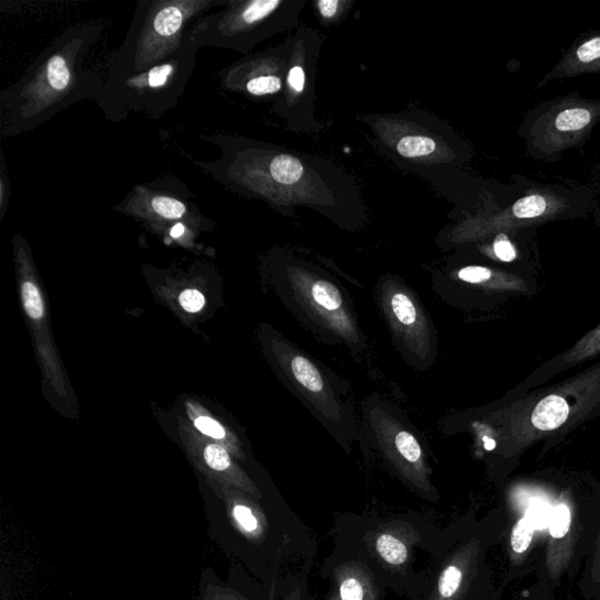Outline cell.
<instances>
[{
    "label": "cell",
    "mask_w": 600,
    "mask_h": 600,
    "mask_svg": "<svg viewBox=\"0 0 600 600\" xmlns=\"http://www.w3.org/2000/svg\"><path fill=\"white\" fill-rule=\"evenodd\" d=\"M228 514L238 532L252 543H262L268 534V521L257 504L246 499H232L228 504Z\"/></svg>",
    "instance_id": "16"
},
{
    "label": "cell",
    "mask_w": 600,
    "mask_h": 600,
    "mask_svg": "<svg viewBox=\"0 0 600 600\" xmlns=\"http://www.w3.org/2000/svg\"><path fill=\"white\" fill-rule=\"evenodd\" d=\"M195 426L199 432L211 436L214 439H223L226 436L223 427L207 416L197 417Z\"/></svg>",
    "instance_id": "27"
},
{
    "label": "cell",
    "mask_w": 600,
    "mask_h": 600,
    "mask_svg": "<svg viewBox=\"0 0 600 600\" xmlns=\"http://www.w3.org/2000/svg\"><path fill=\"white\" fill-rule=\"evenodd\" d=\"M179 303L186 312L195 314L201 312L205 306V297L197 290H186L179 296Z\"/></svg>",
    "instance_id": "25"
},
{
    "label": "cell",
    "mask_w": 600,
    "mask_h": 600,
    "mask_svg": "<svg viewBox=\"0 0 600 600\" xmlns=\"http://www.w3.org/2000/svg\"><path fill=\"white\" fill-rule=\"evenodd\" d=\"M280 342L279 363L288 388L341 445H347L356 436V424L341 391L305 352L287 341Z\"/></svg>",
    "instance_id": "6"
},
{
    "label": "cell",
    "mask_w": 600,
    "mask_h": 600,
    "mask_svg": "<svg viewBox=\"0 0 600 600\" xmlns=\"http://www.w3.org/2000/svg\"><path fill=\"white\" fill-rule=\"evenodd\" d=\"M199 47L185 43L171 58L135 75L107 76L97 101L108 120L120 122L131 113L161 118L185 95Z\"/></svg>",
    "instance_id": "4"
},
{
    "label": "cell",
    "mask_w": 600,
    "mask_h": 600,
    "mask_svg": "<svg viewBox=\"0 0 600 600\" xmlns=\"http://www.w3.org/2000/svg\"><path fill=\"white\" fill-rule=\"evenodd\" d=\"M600 123V99L578 92L539 102L526 112L519 135L526 155L556 163L568 152L585 154L586 144Z\"/></svg>",
    "instance_id": "5"
},
{
    "label": "cell",
    "mask_w": 600,
    "mask_h": 600,
    "mask_svg": "<svg viewBox=\"0 0 600 600\" xmlns=\"http://www.w3.org/2000/svg\"><path fill=\"white\" fill-rule=\"evenodd\" d=\"M22 295L28 315L32 319H41L44 315V304L39 287L26 282L23 284Z\"/></svg>",
    "instance_id": "20"
},
{
    "label": "cell",
    "mask_w": 600,
    "mask_h": 600,
    "mask_svg": "<svg viewBox=\"0 0 600 600\" xmlns=\"http://www.w3.org/2000/svg\"><path fill=\"white\" fill-rule=\"evenodd\" d=\"M229 0H140L129 33L107 76L135 75L173 56L199 17Z\"/></svg>",
    "instance_id": "3"
},
{
    "label": "cell",
    "mask_w": 600,
    "mask_h": 600,
    "mask_svg": "<svg viewBox=\"0 0 600 600\" xmlns=\"http://www.w3.org/2000/svg\"><path fill=\"white\" fill-rule=\"evenodd\" d=\"M114 210L163 232L177 223L195 229L214 226L210 218L192 204L188 188L175 178L135 186Z\"/></svg>",
    "instance_id": "9"
},
{
    "label": "cell",
    "mask_w": 600,
    "mask_h": 600,
    "mask_svg": "<svg viewBox=\"0 0 600 600\" xmlns=\"http://www.w3.org/2000/svg\"><path fill=\"white\" fill-rule=\"evenodd\" d=\"M534 531V526L525 517L516 523L512 533V548L516 554H523L530 549Z\"/></svg>",
    "instance_id": "19"
},
{
    "label": "cell",
    "mask_w": 600,
    "mask_h": 600,
    "mask_svg": "<svg viewBox=\"0 0 600 600\" xmlns=\"http://www.w3.org/2000/svg\"><path fill=\"white\" fill-rule=\"evenodd\" d=\"M597 359H600V321L592 330L578 339L570 349L542 363L537 370L526 377L519 386L508 392L501 400L506 402V400L517 399L542 388L557 375Z\"/></svg>",
    "instance_id": "12"
},
{
    "label": "cell",
    "mask_w": 600,
    "mask_h": 600,
    "mask_svg": "<svg viewBox=\"0 0 600 600\" xmlns=\"http://www.w3.org/2000/svg\"><path fill=\"white\" fill-rule=\"evenodd\" d=\"M366 539L369 550L381 566L391 571H402L411 561L419 534L408 523L395 521L377 526Z\"/></svg>",
    "instance_id": "13"
},
{
    "label": "cell",
    "mask_w": 600,
    "mask_h": 600,
    "mask_svg": "<svg viewBox=\"0 0 600 600\" xmlns=\"http://www.w3.org/2000/svg\"><path fill=\"white\" fill-rule=\"evenodd\" d=\"M285 600H303V593L301 589H295L291 592Z\"/></svg>",
    "instance_id": "31"
},
{
    "label": "cell",
    "mask_w": 600,
    "mask_h": 600,
    "mask_svg": "<svg viewBox=\"0 0 600 600\" xmlns=\"http://www.w3.org/2000/svg\"><path fill=\"white\" fill-rule=\"evenodd\" d=\"M281 6V0H229L225 10L199 17L186 35L199 48L247 52Z\"/></svg>",
    "instance_id": "8"
},
{
    "label": "cell",
    "mask_w": 600,
    "mask_h": 600,
    "mask_svg": "<svg viewBox=\"0 0 600 600\" xmlns=\"http://www.w3.org/2000/svg\"><path fill=\"white\" fill-rule=\"evenodd\" d=\"M339 6L340 3L337 2V0H331V2L321 0V2L318 3L320 14L323 18H325V20H330V18L335 17Z\"/></svg>",
    "instance_id": "30"
},
{
    "label": "cell",
    "mask_w": 600,
    "mask_h": 600,
    "mask_svg": "<svg viewBox=\"0 0 600 600\" xmlns=\"http://www.w3.org/2000/svg\"><path fill=\"white\" fill-rule=\"evenodd\" d=\"M291 312L326 338L360 351L363 338L341 291L329 280L302 274L291 279Z\"/></svg>",
    "instance_id": "7"
},
{
    "label": "cell",
    "mask_w": 600,
    "mask_h": 600,
    "mask_svg": "<svg viewBox=\"0 0 600 600\" xmlns=\"http://www.w3.org/2000/svg\"><path fill=\"white\" fill-rule=\"evenodd\" d=\"M571 525L570 509L566 504H559L556 506L549 525L550 534L554 538L565 537Z\"/></svg>",
    "instance_id": "21"
},
{
    "label": "cell",
    "mask_w": 600,
    "mask_h": 600,
    "mask_svg": "<svg viewBox=\"0 0 600 600\" xmlns=\"http://www.w3.org/2000/svg\"><path fill=\"white\" fill-rule=\"evenodd\" d=\"M373 433L381 452L410 486L426 498H435L422 445L406 427L388 414L373 421Z\"/></svg>",
    "instance_id": "10"
},
{
    "label": "cell",
    "mask_w": 600,
    "mask_h": 600,
    "mask_svg": "<svg viewBox=\"0 0 600 600\" xmlns=\"http://www.w3.org/2000/svg\"><path fill=\"white\" fill-rule=\"evenodd\" d=\"M103 30L100 22L68 29L3 90L0 135L14 138L32 132L72 105L99 100L106 79L87 69L85 62Z\"/></svg>",
    "instance_id": "2"
},
{
    "label": "cell",
    "mask_w": 600,
    "mask_h": 600,
    "mask_svg": "<svg viewBox=\"0 0 600 600\" xmlns=\"http://www.w3.org/2000/svg\"><path fill=\"white\" fill-rule=\"evenodd\" d=\"M593 175H594V177H596V181H597L598 184L600 185V165H598V166L594 167Z\"/></svg>",
    "instance_id": "32"
},
{
    "label": "cell",
    "mask_w": 600,
    "mask_h": 600,
    "mask_svg": "<svg viewBox=\"0 0 600 600\" xmlns=\"http://www.w3.org/2000/svg\"><path fill=\"white\" fill-rule=\"evenodd\" d=\"M203 600H247L238 591L230 588L209 585L204 593Z\"/></svg>",
    "instance_id": "26"
},
{
    "label": "cell",
    "mask_w": 600,
    "mask_h": 600,
    "mask_svg": "<svg viewBox=\"0 0 600 600\" xmlns=\"http://www.w3.org/2000/svg\"><path fill=\"white\" fill-rule=\"evenodd\" d=\"M600 415V359L586 370L517 399L499 400L480 425L483 449L517 460L535 446L550 450Z\"/></svg>",
    "instance_id": "1"
},
{
    "label": "cell",
    "mask_w": 600,
    "mask_h": 600,
    "mask_svg": "<svg viewBox=\"0 0 600 600\" xmlns=\"http://www.w3.org/2000/svg\"><path fill=\"white\" fill-rule=\"evenodd\" d=\"M269 173L277 184L291 186L301 179L304 168L299 160L288 155H279L270 162Z\"/></svg>",
    "instance_id": "17"
},
{
    "label": "cell",
    "mask_w": 600,
    "mask_h": 600,
    "mask_svg": "<svg viewBox=\"0 0 600 600\" xmlns=\"http://www.w3.org/2000/svg\"><path fill=\"white\" fill-rule=\"evenodd\" d=\"M2 175H0V221L4 220L6 214L10 205L11 186L7 172L6 159L2 154Z\"/></svg>",
    "instance_id": "24"
},
{
    "label": "cell",
    "mask_w": 600,
    "mask_h": 600,
    "mask_svg": "<svg viewBox=\"0 0 600 600\" xmlns=\"http://www.w3.org/2000/svg\"><path fill=\"white\" fill-rule=\"evenodd\" d=\"M526 520L534 526V530L542 531L545 526L550 525L552 515L548 505L536 504L533 505L525 516Z\"/></svg>",
    "instance_id": "23"
},
{
    "label": "cell",
    "mask_w": 600,
    "mask_h": 600,
    "mask_svg": "<svg viewBox=\"0 0 600 600\" xmlns=\"http://www.w3.org/2000/svg\"><path fill=\"white\" fill-rule=\"evenodd\" d=\"M205 460L216 471H226L231 465L227 450L216 445H210L206 448Z\"/></svg>",
    "instance_id": "22"
},
{
    "label": "cell",
    "mask_w": 600,
    "mask_h": 600,
    "mask_svg": "<svg viewBox=\"0 0 600 600\" xmlns=\"http://www.w3.org/2000/svg\"><path fill=\"white\" fill-rule=\"evenodd\" d=\"M436 150V143L425 137H406L399 141L396 151L407 159L427 156Z\"/></svg>",
    "instance_id": "18"
},
{
    "label": "cell",
    "mask_w": 600,
    "mask_h": 600,
    "mask_svg": "<svg viewBox=\"0 0 600 600\" xmlns=\"http://www.w3.org/2000/svg\"><path fill=\"white\" fill-rule=\"evenodd\" d=\"M194 230L197 229L187 223H177L165 232L167 233L170 241H178L186 238V236L190 234Z\"/></svg>",
    "instance_id": "29"
},
{
    "label": "cell",
    "mask_w": 600,
    "mask_h": 600,
    "mask_svg": "<svg viewBox=\"0 0 600 600\" xmlns=\"http://www.w3.org/2000/svg\"><path fill=\"white\" fill-rule=\"evenodd\" d=\"M383 306L399 342L413 357L425 362L434 352L435 340L430 323L415 297L405 287L388 286L383 291Z\"/></svg>",
    "instance_id": "11"
},
{
    "label": "cell",
    "mask_w": 600,
    "mask_h": 600,
    "mask_svg": "<svg viewBox=\"0 0 600 600\" xmlns=\"http://www.w3.org/2000/svg\"><path fill=\"white\" fill-rule=\"evenodd\" d=\"M589 75H600V29L578 35L535 89L538 90L555 80Z\"/></svg>",
    "instance_id": "14"
},
{
    "label": "cell",
    "mask_w": 600,
    "mask_h": 600,
    "mask_svg": "<svg viewBox=\"0 0 600 600\" xmlns=\"http://www.w3.org/2000/svg\"><path fill=\"white\" fill-rule=\"evenodd\" d=\"M287 83L296 94H302L305 87V73L301 66H294L288 72Z\"/></svg>",
    "instance_id": "28"
},
{
    "label": "cell",
    "mask_w": 600,
    "mask_h": 600,
    "mask_svg": "<svg viewBox=\"0 0 600 600\" xmlns=\"http://www.w3.org/2000/svg\"><path fill=\"white\" fill-rule=\"evenodd\" d=\"M329 600H340V598H339L338 593H335V594H332V596L330 597Z\"/></svg>",
    "instance_id": "33"
},
{
    "label": "cell",
    "mask_w": 600,
    "mask_h": 600,
    "mask_svg": "<svg viewBox=\"0 0 600 600\" xmlns=\"http://www.w3.org/2000/svg\"><path fill=\"white\" fill-rule=\"evenodd\" d=\"M337 593L340 600H380L371 571L359 561H348L335 569Z\"/></svg>",
    "instance_id": "15"
}]
</instances>
